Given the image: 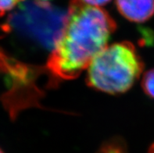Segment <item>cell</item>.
<instances>
[{
	"instance_id": "1",
	"label": "cell",
	"mask_w": 154,
	"mask_h": 153,
	"mask_svg": "<svg viewBox=\"0 0 154 153\" xmlns=\"http://www.w3.org/2000/svg\"><path fill=\"white\" fill-rule=\"evenodd\" d=\"M62 33L49 55L47 70L63 81L78 78L107 45L117 24L107 12L70 0Z\"/></svg>"
},
{
	"instance_id": "2",
	"label": "cell",
	"mask_w": 154,
	"mask_h": 153,
	"mask_svg": "<svg viewBox=\"0 0 154 153\" xmlns=\"http://www.w3.org/2000/svg\"><path fill=\"white\" fill-rule=\"evenodd\" d=\"M144 68L139 52L129 41L106 45L88 67L87 84L105 93L117 95L128 91Z\"/></svg>"
},
{
	"instance_id": "3",
	"label": "cell",
	"mask_w": 154,
	"mask_h": 153,
	"mask_svg": "<svg viewBox=\"0 0 154 153\" xmlns=\"http://www.w3.org/2000/svg\"><path fill=\"white\" fill-rule=\"evenodd\" d=\"M8 18L7 27L22 38L52 52L62 33L66 13L51 0H23Z\"/></svg>"
},
{
	"instance_id": "4",
	"label": "cell",
	"mask_w": 154,
	"mask_h": 153,
	"mask_svg": "<svg viewBox=\"0 0 154 153\" xmlns=\"http://www.w3.org/2000/svg\"><path fill=\"white\" fill-rule=\"evenodd\" d=\"M117 10L129 21L143 23L154 15V0H116Z\"/></svg>"
},
{
	"instance_id": "5",
	"label": "cell",
	"mask_w": 154,
	"mask_h": 153,
	"mask_svg": "<svg viewBox=\"0 0 154 153\" xmlns=\"http://www.w3.org/2000/svg\"><path fill=\"white\" fill-rule=\"evenodd\" d=\"M99 153H127L125 145L120 139H113L106 142L100 148Z\"/></svg>"
},
{
	"instance_id": "6",
	"label": "cell",
	"mask_w": 154,
	"mask_h": 153,
	"mask_svg": "<svg viewBox=\"0 0 154 153\" xmlns=\"http://www.w3.org/2000/svg\"><path fill=\"white\" fill-rule=\"evenodd\" d=\"M142 87L145 93L154 99V69L145 73L142 80Z\"/></svg>"
},
{
	"instance_id": "7",
	"label": "cell",
	"mask_w": 154,
	"mask_h": 153,
	"mask_svg": "<svg viewBox=\"0 0 154 153\" xmlns=\"http://www.w3.org/2000/svg\"><path fill=\"white\" fill-rule=\"evenodd\" d=\"M23 1V0H0V14H3L6 12L14 10Z\"/></svg>"
},
{
	"instance_id": "8",
	"label": "cell",
	"mask_w": 154,
	"mask_h": 153,
	"mask_svg": "<svg viewBox=\"0 0 154 153\" xmlns=\"http://www.w3.org/2000/svg\"><path fill=\"white\" fill-rule=\"evenodd\" d=\"M81 1L84 2V3L90 5V6L100 7V6H104L106 4H107L111 0H81Z\"/></svg>"
},
{
	"instance_id": "9",
	"label": "cell",
	"mask_w": 154,
	"mask_h": 153,
	"mask_svg": "<svg viewBox=\"0 0 154 153\" xmlns=\"http://www.w3.org/2000/svg\"><path fill=\"white\" fill-rule=\"evenodd\" d=\"M149 153H154V144L152 145L149 148Z\"/></svg>"
},
{
	"instance_id": "10",
	"label": "cell",
	"mask_w": 154,
	"mask_h": 153,
	"mask_svg": "<svg viewBox=\"0 0 154 153\" xmlns=\"http://www.w3.org/2000/svg\"><path fill=\"white\" fill-rule=\"evenodd\" d=\"M0 153H3V151H2V150H1V148H0Z\"/></svg>"
}]
</instances>
